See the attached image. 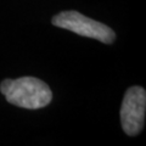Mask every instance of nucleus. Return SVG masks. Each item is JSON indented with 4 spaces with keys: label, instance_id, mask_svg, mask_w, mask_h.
I'll use <instances>...</instances> for the list:
<instances>
[{
    "label": "nucleus",
    "instance_id": "1",
    "mask_svg": "<svg viewBox=\"0 0 146 146\" xmlns=\"http://www.w3.org/2000/svg\"><path fill=\"white\" fill-rule=\"evenodd\" d=\"M0 90L7 102L28 110L43 108L52 100L49 85L34 77L5 79L0 84Z\"/></svg>",
    "mask_w": 146,
    "mask_h": 146
},
{
    "label": "nucleus",
    "instance_id": "2",
    "mask_svg": "<svg viewBox=\"0 0 146 146\" xmlns=\"http://www.w3.org/2000/svg\"><path fill=\"white\" fill-rule=\"evenodd\" d=\"M52 25L73 33L96 39L105 44H112L116 33L101 22L94 21L77 11H63L52 17Z\"/></svg>",
    "mask_w": 146,
    "mask_h": 146
},
{
    "label": "nucleus",
    "instance_id": "3",
    "mask_svg": "<svg viewBox=\"0 0 146 146\" xmlns=\"http://www.w3.org/2000/svg\"><path fill=\"white\" fill-rule=\"evenodd\" d=\"M146 110V91L141 86H131L124 94L121 107V123L124 133L138 135L144 128Z\"/></svg>",
    "mask_w": 146,
    "mask_h": 146
}]
</instances>
